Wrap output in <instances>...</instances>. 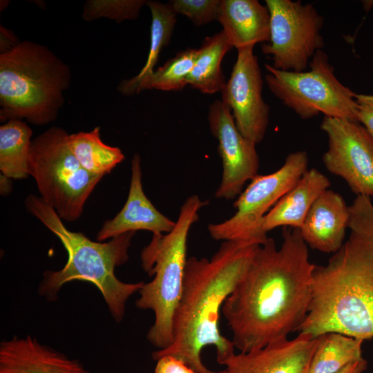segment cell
Segmentation results:
<instances>
[{
  "mask_svg": "<svg viewBox=\"0 0 373 373\" xmlns=\"http://www.w3.org/2000/svg\"><path fill=\"white\" fill-rule=\"evenodd\" d=\"M1 52L7 51L15 46H17L20 41H18L15 35L10 30H8L5 27L1 26Z\"/></svg>",
  "mask_w": 373,
  "mask_h": 373,
  "instance_id": "f546056e",
  "label": "cell"
},
{
  "mask_svg": "<svg viewBox=\"0 0 373 373\" xmlns=\"http://www.w3.org/2000/svg\"><path fill=\"white\" fill-rule=\"evenodd\" d=\"M32 131L23 120L14 119L0 126V171L14 180L28 177Z\"/></svg>",
  "mask_w": 373,
  "mask_h": 373,
  "instance_id": "7402d4cb",
  "label": "cell"
},
{
  "mask_svg": "<svg viewBox=\"0 0 373 373\" xmlns=\"http://www.w3.org/2000/svg\"><path fill=\"white\" fill-rule=\"evenodd\" d=\"M231 48L222 31L206 37L198 48V57L188 76L187 86L204 94L221 92L227 82L221 63Z\"/></svg>",
  "mask_w": 373,
  "mask_h": 373,
  "instance_id": "44dd1931",
  "label": "cell"
},
{
  "mask_svg": "<svg viewBox=\"0 0 373 373\" xmlns=\"http://www.w3.org/2000/svg\"><path fill=\"white\" fill-rule=\"evenodd\" d=\"M167 3L176 15L187 17L198 27L218 20L220 0H171Z\"/></svg>",
  "mask_w": 373,
  "mask_h": 373,
  "instance_id": "4316f807",
  "label": "cell"
},
{
  "mask_svg": "<svg viewBox=\"0 0 373 373\" xmlns=\"http://www.w3.org/2000/svg\"><path fill=\"white\" fill-rule=\"evenodd\" d=\"M280 247L268 238L222 308L240 352L288 339L309 311L316 265L298 229L284 227Z\"/></svg>",
  "mask_w": 373,
  "mask_h": 373,
  "instance_id": "6da1fadb",
  "label": "cell"
},
{
  "mask_svg": "<svg viewBox=\"0 0 373 373\" xmlns=\"http://www.w3.org/2000/svg\"><path fill=\"white\" fill-rule=\"evenodd\" d=\"M316 338L308 373H335L363 358V340L335 332Z\"/></svg>",
  "mask_w": 373,
  "mask_h": 373,
  "instance_id": "cb8c5ba5",
  "label": "cell"
},
{
  "mask_svg": "<svg viewBox=\"0 0 373 373\" xmlns=\"http://www.w3.org/2000/svg\"><path fill=\"white\" fill-rule=\"evenodd\" d=\"M146 0H88L84 6L82 18L91 21L101 17L121 23L136 19Z\"/></svg>",
  "mask_w": 373,
  "mask_h": 373,
  "instance_id": "484cf974",
  "label": "cell"
},
{
  "mask_svg": "<svg viewBox=\"0 0 373 373\" xmlns=\"http://www.w3.org/2000/svg\"><path fill=\"white\" fill-rule=\"evenodd\" d=\"M316 344L317 338L298 334L257 350L235 353L224 365L225 373H308Z\"/></svg>",
  "mask_w": 373,
  "mask_h": 373,
  "instance_id": "5bb4252c",
  "label": "cell"
},
{
  "mask_svg": "<svg viewBox=\"0 0 373 373\" xmlns=\"http://www.w3.org/2000/svg\"><path fill=\"white\" fill-rule=\"evenodd\" d=\"M265 67L270 91L301 119L322 113L325 117L356 121V94L337 79L323 50L313 56L308 70H281L269 64Z\"/></svg>",
  "mask_w": 373,
  "mask_h": 373,
  "instance_id": "ba28073f",
  "label": "cell"
},
{
  "mask_svg": "<svg viewBox=\"0 0 373 373\" xmlns=\"http://www.w3.org/2000/svg\"><path fill=\"white\" fill-rule=\"evenodd\" d=\"M68 135L64 129L52 126L32 139L28 172L41 198L61 220L74 222L103 177L82 166L69 147Z\"/></svg>",
  "mask_w": 373,
  "mask_h": 373,
  "instance_id": "8992f818",
  "label": "cell"
},
{
  "mask_svg": "<svg viewBox=\"0 0 373 373\" xmlns=\"http://www.w3.org/2000/svg\"><path fill=\"white\" fill-rule=\"evenodd\" d=\"M69 147L82 166L94 175L104 177L124 159L122 150L106 144L100 137V128L68 135Z\"/></svg>",
  "mask_w": 373,
  "mask_h": 373,
  "instance_id": "603a6c76",
  "label": "cell"
},
{
  "mask_svg": "<svg viewBox=\"0 0 373 373\" xmlns=\"http://www.w3.org/2000/svg\"><path fill=\"white\" fill-rule=\"evenodd\" d=\"M321 128L328 138L323 162L357 195L373 197V137L357 121L324 117Z\"/></svg>",
  "mask_w": 373,
  "mask_h": 373,
  "instance_id": "8fae6325",
  "label": "cell"
},
{
  "mask_svg": "<svg viewBox=\"0 0 373 373\" xmlns=\"http://www.w3.org/2000/svg\"><path fill=\"white\" fill-rule=\"evenodd\" d=\"M10 178L1 174V193L3 195L8 194L10 191L11 181Z\"/></svg>",
  "mask_w": 373,
  "mask_h": 373,
  "instance_id": "1f68e13d",
  "label": "cell"
},
{
  "mask_svg": "<svg viewBox=\"0 0 373 373\" xmlns=\"http://www.w3.org/2000/svg\"><path fill=\"white\" fill-rule=\"evenodd\" d=\"M131 175L126 201L112 219L106 220L97 234V240L104 242L128 232L149 231L154 235L169 233L175 227L173 221L160 212L145 195L142 186L141 157L135 153L131 160Z\"/></svg>",
  "mask_w": 373,
  "mask_h": 373,
  "instance_id": "9a60e30c",
  "label": "cell"
},
{
  "mask_svg": "<svg viewBox=\"0 0 373 373\" xmlns=\"http://www.w3.org/2000/svg\"><path fill=\"white\" fill-rule=\"evenodd\" d=\"M71 82L69 66L46 46L24 40L0 53V121L54 122Z\"/></svg>",
  "mask_w": 373,
  "mask_h": 373,
  "instance_id": "277c9868",
  "label": "cell"
},
{
  "mask_svg": "<svg viewBox=\"0 0 373 373\" xmlns=\"http://www.w3.org/2000/svg\"><path fill=\"white\" fill-rule=\"evenodd\" d=\"M198 53V48H187L179 52L163 66L147 75L137 80L132 77L122 80L117 86V90L126 96L151 89L162 91L182 90L187 86V78L194 66Z\"/></svg>",
  "mask_w": 373,
  "mask_h": 373,
  "instance_id": "ffe728a7",
  "label": "cell"
},
{
  "mask_svg": "<svg viewBox=\"0 0 373 373\" xmlns=\"http://www.w3.org/2000/svg\"><path fill=\"white\" fill-rule=\"evenodd\" d=\"M197 195L188 197L180 207L174 228L166 234H153L140 254L141 266L153 280L139 291L135 306L151 310L155 320L146 338L159 350L170 346L173 339V319L184 284L187 262V238L199 220V211L208 204Z\"/></svg>",
  "mask_w": 373,
  "mask_h": 373,
  "instance_id": "5b68a950",
  "label": "cell"
},
{
  "mask_svg": "<svg viewBox=\"0 0 373 373\" xmlns=\"http://www.w3.org/2000/svg\"><path fill=\"white\" fill-rule=\"evenodd\" d=\"M156 361L154 373H197L182 361L172 356H162Z\"/></svg>",
  "mask_w": 373,
  "mask_h": 373,
  "instance_id": "f1b7e54d",
  "label": "cell"
},
{
  "mask_svg": "<svg viewBox=\"0 0 373 373\" xmlns=\"http://www.w3.org/2000/svg\"><path fill=\"white\" fill-rule=\"evenodd\" d=\"M350 217V208L343 198L327 189L315 201L299 230L307 246L334 254L344 243Z\"/></svg>",
  "mask_w": 373,
  "mask_h": 373,
  "instance_id": "2e32d148",
  "label": "cell"
},
{
  "mask_svg": "<svg viewBox=\"0 0 373 373\" xmlns=\"http://www.w3.org/2000/svg\"><path fill=\"white\" fill-rule=\"evenodd\" d=\"M0 373H90L77 360L41 344L14 336L0 344Z\"/></svg>",
  "mask_w": 373,
  "mask_h": 373,
  "instance_id": "e0dca14e",
  "label": "cell"
},
{
  "mask_svg": "<svg viewBox=\"0 0 373 373\" xmlns=\"http://www.w3.org/2000/svg\"><path fill=\"white\" fill-rule=\"evenodd\" d=\"M25 206L59 239L68 254L62 269L44 273L38 288L39 294L53 301L66 283L75 280L89 282L101 292L113 320L121 322L127 300L144 284L143 281L124 283L115 274L117 267L128 261V249L135 232L124 233L107 242H95L81 232L68 229L55 211L40 196L28 195Z\"/></svg>",
  "mask_w": 373,
  "mask_h": 373,
  "instance_id": "3957f363",
  "label": "cell"
},
{
  "mask_svg": "<svg viewBox=\"0 0 373 373\" xmlns=\"http://www.w3.org/2000/svg\"><path fill=\"white\" fill-rule=\"evenodd\" d=\"M298 332L312 338L335 332L363 341L373 338V300L356 288L334 256L314 268L309 311Z\"/></svg>",
  "mask_w": 373,
  "mask_h": 373,
  "instance_id": "52a82bcc",
  "label": "cell"
},
{
  "mask_svg": "<svg viewBox=\"0 0 373 373\" xmlns=\"http://www.w3.org/2000/svg\"><path fill=\"white\" fill-rule=\"evenodd\" d=\"M305 151L289 153L280 168L266 175H256L233 203L230 218L209 224L208 231L216 240L261 245L268 237L262 229L266 214L298 182L307 170Z\"/></svg>",
  "mask_w": 373,
  "mask_h": 373,
  "instance_id": "9c48e42d",
  "label": "cell"
},
{
  "mask_svg": "<svg viewBox=\"0 0 373 373\" xmlns=\"http://www.w3.org/2000/svg\"><path fill=\"white\" fill-rule=\"evenodd\" d=\"M151 13L150 48L146 61L139 73L133 77L139 79L154 70L161 51L170 41L175 23L176 14L169 4L159 1H147Z\"/></svg>",
  "mask_w": 373,
  "mask_h": 373,
  "instance_id": "d4e9b609",
  "label": "cell"
},
{
  "mask_svg": "<svg viewBox=\"0 0 373 373\" xmlns=\"http://www.w3.org/2000/svg\"><path fill=\"white\" fill-rule=\"evenodd\" d=\"M330 186L329 179L316 169L307 170L298 182L266 214L265 233L278 227L300 229L317 198Z\"/></svg>",
  "mask_w": 373,
  "mask_h": 373,
  "instance_id": "d6986e66",
  "label": "cell"
},
{
  "mask_svg": "<svg viewBox=\"0 0 373 373\" xmlns=\"http://www.w3.org/2000/svg\"><path fill=\"white\" fill-rule=\"evenodd\" d=\"M367 367V362L363 357L335 373H364Z\"/></svg>",
  "mask_w": 373,
  "mask_h": 373,
  "instance_id": "4dcf8cb0",
  "label": "cell"
},
{
  "mask_svg": "<svg viewBox=\"0 0 373 373\" xmlns=\"http://www.w3.org/2000/svg\"><path fill=\"white\" fill-rule=\"evenodd\" d=\"M254 46L239 50L221 100L231 110L241 134L256 144L264 138L269 119V106L262 95L263 79Z\"/></svg>",
  "mask_w": 373,
  "mask_h": 373,
  "instance_id": "7c38bea8",
  "label": "cell"
},
{
  "mask_svg": "<svg viewBox=\"0 0 373 373\" xmlns=\"http://www.w3.org/2000/svg\"><path fill=\"white\" fill-rule=\"evenodd\" d=\"M218 21L237 50L269 41V12L257 0H220Z\"/></svg>",
  "mask_w": 373,
  "mask_h": 373,
  "instance_id": "ac0fdd59",
  "label": "cell"
},
{
  "mask_svg": "<svg viewBox=\"0 0 373 373\" xmlns=\"http://www.w3.org/2000/svg\"><path fill=\"white\" fill-rule=\"evenodd\" d=\"M259 246L223 241L210 259L188 258L182 293L173 319V342L168 347L153 352V360L172 356L197 373H225L224 370L207 368L201 354L207 346H214L216 360L223 365L235 354L232 341L220 332V312Z\"/></svg>",
  "mask_w": 373,
  "mask_h": 373,
  "instance_id": "7a4b0ae2",
  "label": "cell"
},
{
  "mask_svg": "<svg viewBox=\"0 0 373 373\" xmlns=\"http://www.w3.org/2000/svg\"><path fill=\"white\" fill-rule=\"evenodd\" d=\"M356 121L373 137V95L356 94Z\"/></svg>",
  "mask_w": 373,
  "mask_h": 373,
  "instance_id": "83f0119b",
  "label": "cell"
},
{
  "mask_svg": "<svg viewBox=\"0 0 373 373\" xmlns=\"http://www.w3.org/2000/svg\"><path fill=\"white\" fill-rule=\"evenodd\" d=\"M265 5L270 15V38L262 45V53L277 69L306 70L324 46L323 17L312 3L300 1L266 0Z\"/></svg>",
  "mask_w": 373,
  "mask_h": 373,
  "instance_id": "30bf717a",
  "label": "cell"
},
{
  "mask_svg": "<svg viewBox=\"0 0 373 373\" xmlns=\"http://www.w3.org/2000/svg\"><path fill=\"white\" fill-rule=\"evenodd\" d=\"M207 119L210 131L218 140L222 163V179L215 198L231 200L240 194L247 181L258 175L260 162L256 144L238 131L231 110L221 99L209 105Z\"/></svg>",
  "mask_w": 373,
  "mask_h": 373,
  "instance_id": "4fadbf2b",
  "label": "cell"
},
{
  "mask_svg": "<svg viewBox=\"0 0 373 373\" xmlns=\"http://www.w3.org/2000/svg\"><path fill=\"white\" fill-rule=\"evenodd\" d=\"M363 2V8L367 11L373 6V1H364Z\"/></svg>",
  "mask_w": 373,
  "mask_h": 373,
  "instance_id": "d6a6232c",
  "label": "cell"
}]
</instances>
